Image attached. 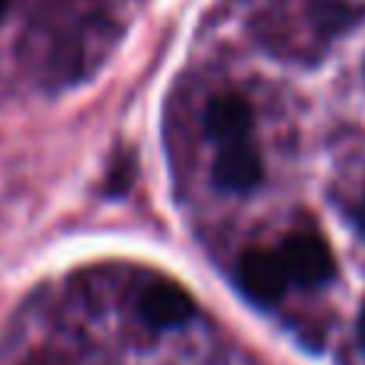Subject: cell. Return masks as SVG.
I'll return each mask as SVG.
<instances>
[{
	"instance_id": "4",
	"label": "cell",
	"mask_w": 365,
	"mask_h": 365,
	"mask_svg": "<svg viewBox=\"0 0 365 365\" xmlns=\"http://www.w3.org/2000/svg\"><path fill=\"white\" fill-rule=\"evenodd\" d=\"M212 180L225 192H250L263 182V158L250 145V138L218 148L212 164Z\"/></svg>"
},
{
	"instance_id": "6",
	"label": "cell",
	"mask_w": 365,
	"mask_h": 365,
	"mask_svg": "<svg viewBox=\"0 0 365 365\" xmlns=\"http://www.w3.org/2000/svg\"><path fill=\"white\" fill-rule=\"evenodd\" d=\"M128 180H132V164H125V167H115V170H113V182H109V192H113V195H119V192H125V189H128Z\"/></svg>"
},
{
	"instance_id": "7",
	"label": "cell",
	"mask_w": 365,
	"mask_h": 365,
	"mask_svg": "<svg viewBox=\"0 0 365 365\" xmlns=\"http://www.w3.org/2000/svg\"><path fill=\"white\" fill-rule=\"evenodd\" d=\"M353 225H356V231L365 237V199H359V205L353 208Z\"/></svg>"
},
{
	"instance_id": "2",
	"label": "cell",
	"mask_w": 365,
	"mask_h": 365,
	"mask_svg": "<svg viewBox=\"0 0 365 365\" xmlns=\"http://www.w3.org/2000/svg\"><path fill=\"white\" fill-rule=\"evenodd\" d=\"M135 314H138V321L151 330H170V327H182L186 321H192L195 304L180 282L151 279V282L138 292Z\"/></svg>"
},
{
	"instance_id": "5",
	"label": "cell",
	"mask_w": 365,
	"mask_h": 365,
	"mask_svg": "<svg viewBox=\"0 0 365 365\" xmlns=\"http://www.w3.org/2000/svg\"><path fill=\"white\" fill-rule=\"evenodd\" d=\"M205 135L212 141H218L221 148L234 145V141H247L253 128V113L247 106L244 96L237 93H218L215 100H208L205 115H202Z\"/></svg>"
},
{
	"instance_id": "9",
	"label": "cell",
	"mask_w": 365,
	"mask_h": 365,
	"mask_svg": "<svg viewBox=\"0 0 365 365\" xmlns=\"http://www.w3.org/2000/svg\"><path fill=\"white\" fill-rule=\"evenodd\" d=\"M6 6H10V0H0V16L6 13Z\"/></svg>"
},
{
	"instance_id": "8",
	"label": "cell",
	"mask_w": 365,
	"mask_h": 365,
	"mask_svg": "<svg viewBox=\"0 0 365 365\" xmlns=\"http://www.w3.org/2000/svg\"><path fill=\"white\" fill-rule=\"evenodd\" d=\"M359 343H362V349H365V311L359 314Z\"/></svg>"
},
{
	"instance_id": "3",
	"label": "cell",
	"mask_w": 365,
	"mask_h": 365,
	"mask_svg": "<svg viewBox=\"0 0 365 365\" xmlns=\"http://www.w3.org/2000/svg\"><path fill=\"white\" fill-rule=\"evenodd\" d=\"M237 285L253 304H276L285 295V285H289V272L282 266V257L272 250H247L237 259Z\"/></svg>"
},
{
	"instance_id": "1",
	"label": "cell",
	"mask_w": 365,
	"mask_h": 365,
	"mask_svg": "<svg viewBox=\"0 0 365 365\" xmlns=\"http://www.w3.org/2000/svg\"><path fill=\"white\" fill-rule=\"evenodd\" d=\"M279 257H282V266L289 272V282H298L304 289L327 285L336 272L330 247L317 234H308V231H298L292 237H285L282 247H279Z\"/></svg>"
}]
</instances>
